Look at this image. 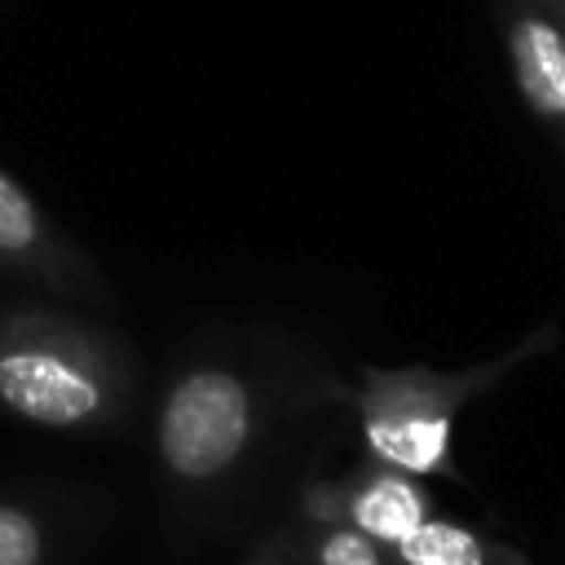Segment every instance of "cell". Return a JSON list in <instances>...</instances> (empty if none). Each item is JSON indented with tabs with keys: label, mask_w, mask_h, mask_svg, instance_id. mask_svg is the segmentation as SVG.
<instances>
[{
	"label": "cell",
	"mask_w": 565,
	"mask_h": 565,
	"mask_svg": "<svg viewBox=\"0 0 565 565\" xmlns=\"http://www.w3.org/2000/svg\"><path fill=\"white\" fill-rule=\"evenodd\" d=\"M296 380L274 358L247 349L190 353L163 384L154 406V459L163 486L207 503L234 490L265 450Z\"/></svg>",
	"instance_id": "6da1fadb"
},
{
	"label": "cell",
	"mask_w": 565,
	"mask_h": 565,
	"mask_svg": "<svg viewBox=\"0 0 565 565\" xmlns=\"http://www.w3.org/2000/svg\"><path fill=\"white\" fill-rule=\"evenodd\" d=\"M137 402L119 331L53 305H0V411L49 433H115Z\"/></svg>",
	"instance_id": "7a4b0ae2"
},
{
	"label": "cell",
	"mask_w": 565,
	"mask_h": 565,
	"mask_svg": "<svg viewBox=\"0 0 565 565\" xmlns=\"http://www.w3.org/2000/svg\"><path fill=\"white\" fill-rule=\"evenodd\" d=\"M552 327L530 331L516 349L459 366V371H437V366H362L358 388H349V406L358 415V437L366 459L411 472V477H459L450 459V437L459 411L494 388L503 375H512L525 358L552 344Z\"/></svg>",
	"instance_id": "3957f363"
},
{
	"label": "cell",
	"mask_w": 565,
	"mask_h": 565,
	"mask_svg": "<svg viewBox=\"0 0 565 565\" xmlns=\"http://www.w3.org/2000/svg\"><path fill=\"white\" fill-rule=\"evenodd\" d=\"M0 274H13L66 300H115L110 278L9 168H0Z\"/></svg>",
	"instance_id": "277c9868"
},
{
	"label": "cell",
	"mask_w": 565,
	"mask_h": 565,
	"mask_svg": "<svg viewBox=\"0 0 565 565\" xmlns=\"http://www.w3.org/2000/svg\"><path fill=\"white\" fill-rule=\"evenodd\" d=\"M300 512L305 521H327V525H349L380 547H397L415 525L433 516V499L424 490V477L384 468L366 459V468L349 477H313L300 490Z\"/></svg>",
	"instance_id": "5b68a950"
},
{
	"label": "cell",
	"mask_w": 565,
	"mask_h": 565,
	"mask_svg": "<svg viewBox=\"0 0 565 565\" xmlns=\"http://www.w3.org/2000/svg\"><path fill=\"white\" fill-rule=\"evenodd\" d=\"M494 13L521 102L565 146V9L552 0H494Z\"/></svg>",
	"instance_id": "8992f818"
},
{
	"label": "cell",
	"mask_w": 565,
	"mask_h": 565,
	"mask_svg": "<svg viewBox=\"0 0 565 565\" xmlns=\"http://www.w3.org/2000/svg\"><path fill=\"white\" fill-rule=\"evenodd\" d=\"M388 556L393 565H530L516 547L446 516H428L424 525H415L397 547H388Z\"/></svg>",
	"instance_id": "52a82bcc"
},
{
	"label": "cell",
	"mask_w": 565,
	"mask_h": 565,
	"mask_svg": "<svg viewBox=\"0 0 565 565\" xmlns=\"http://www.w3.org/2000/svg\"><path fill=\"white\" fill-rule=\"evenodd\" d=\"M296 547L305 565H393L388 547H380L375 539L349 525H327V521H305V530L296 534Z\"/></svg>",
	"instance_id": "ba28073f"
},
{
	"label": "cell",
	"mask_w": 565,
	"mask_h": 565,
	"mask_svg": "<svg viewBox=\"0 0 565 565\" xmlns=\"http://www.w3.org/2000/svg\"><path fill=\"white\" fill-rule=\"evenodd\" d=\"M53 525L26 499H0V565H49Z\"/></svg>",
	"instance_id": "9c48e42d"
},
{
	"label": "cell",
	"mask_w": 565,
	"mask_h": 565,
	"mask_svg": "<svg viewBox=\"0 0 565 565\" xmlns=\"http://www.w3.org/2000/svg\"><path fill=\"white\" fill-rule=\"evenodd\" d=\"M243 565H305V556H300V547H296V534H274V539H265Z\"/></svg>",
	"instance_id": "30bf717a"
},
{
	"label": "cell",
	"mask_w": 565,
	"mask_h": 565,
	"mask_svg": "<svg viewBox=\"0 0 565 565\" xmlns=\"http://www.w3.org/2000/svg\"><path fill=\"white\" fill-rule=\"evenodd\" d=\"M552 4H561V0H552ZM561 9H565V4H561Z\"/></svg>",
	"instance_id": "8fae6325"
},
{
	"label": "cell",
	"mask_w": 565,
	"mask_h": 565,
	"mask_svg": "<svg viewBox=\"0 0 565 565\" xmlns=\"http://www.w3.org/2000/svg\"><path fill=\"white\" fill-rule=\"evenodd\" d=\"M561 4H565V0H561Z\"/></svg>",
	"instance_id": "7c38bea8"
}]
</instances>
